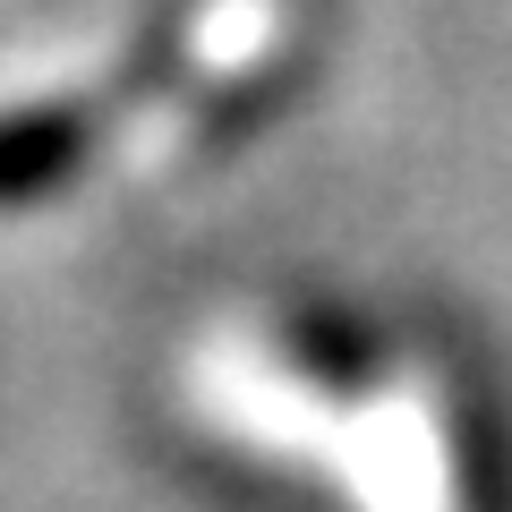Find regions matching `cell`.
I'll return each instance as SVG.
<instances>
[{"label": "cell", "instance_id": "obj_1", "mask_svg": "<svg viewBox=\"0 0 512 512\" xmlns=\"http://www.w3.org/2000/svg\"><path fill=\"white\" fill-rule=\"evenodd\" d=\"M94 154V120L77 103H18L0 111V214L43 205L86 171Z\"/></svg>", "mask_w": 512, "mask_h": 512}, {"label": "cell", "instance_id": "obj_2", "mask_svg": "<svg viewBox=\"0 0 512 512\" xmlns=\"http://www.w3.org/2000/svg\"><path fill=\"white\" fill-rule=\"evenodd\" d=\"M453 470L470 512H512V427L487 393H461L453 410Z\"/></svg>", "mask_w": 512, "mask_h": 512}]
</instances>
